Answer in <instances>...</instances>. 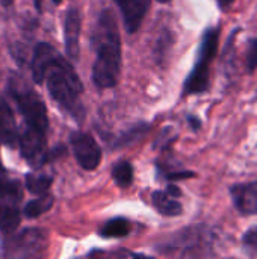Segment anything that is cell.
Instances as JSON below:
<instances>
[{
    "instance_id": "9a60e30c",
    "label": "cell",
    "mask_w": 257,
    "mask_h": 259,
    "mask_svg": "<svg viewBox=\"0 0 257 259\" xmlns=\"http://www.w3.org/2000/svg\"><path fill=\"white\" fill-rule=\"evenodd\" d=\"M130 229L132 226L129 220L123 217H117L105 223V226L100 229V235L103 238H123L130 234Z\"/></svg>"
},
{
    "instance_id": "83f0119b",
    "label": "cell",
    "mask_w": 257,
    "mask_h": 259,
    "mask_svg": "<svg viewBox=\"0 0 257 259\" xmlns=\"http://www.w3.org/2000/svg\"><path fill=\"white\" fill-rule=\"evenodd\" d=\"M188 121L191 123L192 129H195V131H198V129H200V126H201L200 120H198L197 117H194V115H189V117H188Z\"/></svg>"
},
{
    "instance_id": "2e32d148",
    "label": "cell",
    "mask_w": 257,
    "mask_h": 259,
    "mask_svg": "<svg viewBox=\"0 0 257 259\" xmlns=\"http://www.w3.org/2000/svg\"><path fill=\"white\" fill-rule=\"evenodd\" d=\"M20 225V212L14 205H0V231L12 232Z\"/></svg>"
},
{
    "instance_id": "7c38bea8",
    "label": "cell",
    "mask_w": 257,
    "mask_h": 259,
    "mask_svg": "<svg viewBox=\"0 0 257 259\" xmlns=\"http://www.w3.org/2000/svg\"><path fill=\"white\" fill-rule=\"evenodd\" d=\"M21 255H35L44 247V234L38 229H27L15 238V246Z\"/></svg>"
},
{
    "instance_id": "d6986e66",
    "label": "cell",
    "mask_w": 257,
    "mask_h": 259,
    "mask_svg": "<svg viewBox=\"0 0 257 259\" xmlns=\"http://www.w3.org/2000/svg\"><path fill=\"white\" fill-rule=\"evenodd\" d=\"M147 131H148V124H145V123L136 124V126L130 127L129 131L123 132L117 138V141L114 143V147H126V146H130L135 141H138L139 138H142L147 134Z\"/></svg>"
},
{
    "instance_id": "3957f363",
    "label": "cell",
    "mask_w": 257,
    "mask_h": 259,
    "mask_svg": "<svg viewBox=\"0 0 257 259\" xmlns=\"http://www.w3.org/2000/svg\"><path fill=\"white\" fill-rule=\"evenodd\" d=\"M218 42H220V27L208 29L203 35V39H201V44L198 49L197 62L183 85L185 96L200 94L208 90L209 70H211V64L218 52Z\"/></svg>"
},
{
    "instance_id": "5b68a950",
    "label": "cell",
    "mask_w": 257,
    "mask_h": 259,
    "mask_svg": "<svg viewBox=\"0 0 257 259\" xmlns=\"http://www.w3.org/2000/svg\"><path fill=\"white\" fill-rule=\"evenodd\" d=\"M211 246V234L203 232L200 228H192L188 231H182L176 234L173 240L161 246V252L164 255H183V256H200V255H212L209 252Z\"/></svg>"
},
{
    "instance_id": "f546056e",
    "label": "cell",
    "mask_w": 257,
    "mask_h": 259,
    "mask_svg": "<svg viewBox=\"0 0 257 259\" xmlns=\"http://www.w3.org/2000/svg\"><path fill=\"white\" fill-rule=\"evenodd\" d=\"M3 173V167H2V162H0V175Z\"/></svg>"
},
{
    "instance_id": "277c9868",
    "label": "cell",
    "mask_w": 257,
    "mask_h": 259,
    "mask_svg": "<svg viewBox=\"0 0 257 259\" xmlns=\"http://www.w3.org/2000/svg\"><path fill=\"white\" fill-rule=\"evenodd\" d=\"M9 93L17 102V106L23 114L27 127L45 132L48 126V118L45 105L41 97L33 90H30L23 80L18 79H12L9 82Z\"/></svg>"
},
{
    "instance_id": "7402d4cb",
    "label": "cell",
    "mask_w": 257,
    "mask_h": 259,
    "mask_svg": "<svg viewBox=\"0 0 257 259\" xmlns=\"http://www.w3.org/2000/svg\"><path fill=\"white\" fill-rule=\"evenodd\" d=\"M171 39H173V35L168 32V30H164L162 35L159 36L158 39V44H156V58H158V62H162L164 61V56L168 50V47L171 46Z\"/></svg>"
},
{
    "instance_id": "6da1fadb",
    "label": "cell",
    "mask_w": 257,
    "mask_h": 259,
    "mask_svg": "<svg viewBox=\"0 0 257 259\" xmlns=\"http://www.w3.org/2000/svg\"><path fill=\"white\" fill-rule=\"evenodd\" d=\"M95 47V62L92 67V80L97 88H112L117 85L121 71V41L112 11L105 9L92 36Z\"/></svg>"
},
{
    "instance_id": "4316f807",
    "label": "cell",
    "mask_w": 257,
    "mask_h": 259,
    "mask_svg": "<svg viewBox=\"0 0 257 259\" xmlns=\"http://www.w3.org/2000/svg\"><path fill=\"white\" fill-rule=\"evenodd\" d=\"M167 193H168L170 196H173L174 199L182 196V191H180L176 185H168V187H167Z\"/></svg>"
},
{
    "instance_id": "8fae6325",
    "label": "cell",
    "mask_w": 257,
    "mask_h": 259,
    "mask_svg": "<svg viewBox=\"0 0 257 259\" xmlns=\"http://www.w3.org/2000/svg\"><path fill=\"white\" fill-rule=\"evenodd\" d=\"M65 52L71 59L79 58V36H80V14L76 8L68 9L64 23Z\"/></svg>"
},
{
    "instance_id": "30bf717a",
    "label": "cell",
    "mask_w": 257,
    "mask_h": 259,
    "mask_svg": "<svg viewBox=\"0 0 257 259\" xmlns=\"http://www.w3.org/2000/svg\"><path fill=\"white\" fill-rule=\"evenodd\" d=\"M114 2L118 5L123 14L126 30L129 33L136 32L148 11L150 0H114Z\"/></svg>"
},
{
    "instance_id": "8992f818",
    "label": "cell",
    "mask_w": 257,
    "mask_h": 259,
    "mask_svg": "<svg viewBox=\"0 0 257 259\" xmlns=\"http://www.w3.org/2000/svg\"><path fill=\"white\" fill-rule=\"evenodd\" d=\"M71 149L79 165L85 170H94L101 161V150L95 140L85 132H74L70 138Z\"/></svg>"
},
{
    "instance_id": "ba28073f",
    "label": "cell",
    "mask_w": 257,
    "mask_h": 259,
    "mask_svg": "<svg viewBox=\"0 0 257 259\" xmlns=\"http://www.w3.org/2000/svg\"><path fill=\"white\" fill-rule=\"evenodd\" d=\"M235 206L244 215L257 214V179L253 182L236 184L230 188Z\"/></svg>"
},
{
    "instance_id": "44dd1931",
    "label": "cell",
    "mask_w": 257,
    "mask_h": 259,
    "mask_svg": "<svg viewBox=\"0 0 257 259\" xmlns=\"http://www.w3.org/2000/svg\"><path fill=\"white\" fill-rule=\"evenodd\" d=\"M0 196L17 203L18 200H21V190H20V184L15 181H6V179H0Z\"/></svg>"
},
{
    "instance_id": "4dcf8cb0",
    "label": "cell",
    "mask_w": 257,
    "mask_h": 259,
    "mask_svg": "<svg viewBox=\"0 0 257 259\" xmlns=\"http://www.w3.org/2000/svg\"><path fill=\"white\" fill-rule=\"evenodd\" d=\"M53 2H55V3H61L62 0H53Z\"/></svg>"
},
{
    "instance_id": "f1b7e54d",
    "label": "cell",
    "mask_w": 257,
    "mask_h": 259,
    "mask_svg": "<svg viewBox=\"0 0 257 259\" xmlns=\"http://www.w3.org/2000/svg\"><path fill=\"white\" fill-rule=\"evenodd\" d=\"M3 6H11L12 5V0H2Z\"/></svg>"
},
{
    "instance_id": "603a6c76",
    "label": "cell",
    "mask_w": 257,
    "mask_h": 259,
    "mask_svg": "<svg viewBox=\"0 0 257 259\" xmlns=\"http://www.w3.org/2000/svg\"><path fill=\"white\" fill-rule=\"evenodd\" d=\"M245 65L248 73H253L257 68V38H251L248 42L247 49V56H245Z\"/></svg>"
},
{
    "instance_id": "7a4b0ae2",
    "label": "cell",
    "mask_w": 257,
    "mask_h": 259,
    "mask_svg": "<svg viewBox=\"0 0 257 259\" xmlns=\"http://www.w3.org/2000/svg\"><path fill=\"white\" fill-rule=\"evenodd\" d=\"M47 88L50 96L76 120L83 118V106L79 100L83 85L74 68L61 55L47 73Z\"/></svg>"
},
{
    "instance_id": "9c48e42d",
    "label": "cell",
    "mask_w": 257,
    "mask_h": 259,
    "mask_svg": "<svg viewBox=\"0 0 257 259\" xmlns=\"http://www.w3.org/2000/svg\"><path fill=\"white\" fill-rule=\"evenodd\" d=\"M58 56H59V53L47 42H39L35 47L30 70H32V77L36 83H41L44 80V77L50 71L52 65L58 59Z\"/></svg>"
},
{
    "instance_id": "52a82bcc",
    "label": "cell",
    "mask_w": 257,
    "mask_h": 259,
    "mask_svg": "<svg viewBox=\"0 0 257 259\" xmlns=\"http://www.w3.org/2000/svg\"><path fill=\"white\" fill-rule=\"evenodd\" d=\"M20 149L21 155L35 167L42 165L45 150V132L27 127L20 137Z\"/></svg>"
},
{
    "instance_id": "ac0fdd59",
    "label": "cell",
    "mask_w": 257,
    "mask_h": 259,
    "mask_svg": "<svg viewBox=\"0 0 257 259\" xmlns=\"http://www.w3.org/2000/svg\"><path fill=\"white\" fill-rule=\"evenodd\" d=\"M52 206H53V197L48 194H42L39 199H35L26 205L24 214L29 219H35V217H39L44 212H47Z\"/></svg>"
},
{
    "instance_id": "484cf974",
    "label": "cell",
    "mask_w": 257,
    "mask_h": 259,
    "mask_svg": "<svg viewBox=\"0 0 257 259\" xmlns=\"http://www.w3.org/2000/svg\"><path fill=\"white\" fill-rule=\"evenodd\" d=\"M195 173L194 171H168L165 173V178L168 181H180V179H189L194 178Z\"/></svg>"
},
{
    "instance_id": "5bb4252c",
    "label": "cell",
    "mask_w": 257,
    "mask_h": 259,
    "mask_svg": "<svg viewBox=\"0 0 257 259\" xmlns=\"http://www.w3.org/2000/svg\"><path fill=\"white\" fill-rule=\"evenodd\" d=\"M151 200H153V205L155 208L162 214V215H167V217H176V215H180L182 214V205L174 200L173 196H170L167 191H155L153 196H151Z\"/></svg>"
},
{
    "instance_id": "d4e9b609",
    "label": "cell",
    "mask_w": 257,
    "mask_h": 259,
    "mask_svg": "<svg viewBox=\"0 0 257 259\" xmlns=\"http://www.w3.org/2000/svg\"><path fill=\"white\" fill-rule=\"evenodd\" d=\"M62 155H65V147H64V146H58V147H55V149H52V150H47V153H45V156H44L42 164L52 162V161H55V159L61 158Z\"/></svg>"
},
{
    "instance_id": "cb8c5ba5",
    "label": "cell",
    "mask_w": 257,
    "mask_h": 259,
    "mask_svg": "<svg viewBox=\"0 0 257 259\" xmlns=\"http://www.w3.org/2000/svg\"><path fill=\"white\" fill-rule=\"evenodd\" d=\"M244 244L247 249H253L254 252H257V226L251 228L250 231H247L244 234V238H242Z\"/></svg>"
},
{
    "instance_id": "4fadbf2b",
    "label": "cell",
    "mask_w": 257,
    "mask_h": 259,
    "mask_svg": "<svg viewBox=\"0 0 257 259\" xmlns=\"http://www.w3.org/2000/svg\"><path fill=\"white\" fill-rule=\"evenodd\" d=\"M17 126L15 118L6 102H0V141L6 146H14L17 141Z\"/></svg>"
},
{
    "instance_id": "e0dca14e",
    "label": "cell",
    "mask_w": 257,
    "mask_h": 259,
    "mask_svg": "<svg viewBox=\"0 0 257 259\" xmlns=\"http://www.w3.org/2000/svg\"><path fill=\"white\" fill-rule=\"evenodd\" d=\"M112 179L121 188H127L133 181V167L127 161H118L112 168Z\"/></svg>"
},
{
    "instance_id": "ffe728a7",
    "label": "cell",
    "mask_w": 257,
    "mask_h": 259,
    "mask_svg": "<svg viewBox=\"0 0 257 259\" xmlns=\"http://www.w3.org/2000/svg\"><path fill=\"white\" fill-rule=\"evenodd\" d=\"M53 179L45 175H27L26 176V187L32 194H45L52 185Z\"/></svg>"
},
{
    "instance_id": "1f68e13d",
    "label": "cell",
    "mask_w": 257,
    "mask_h": 259,
    "mask_svg": "<svg viewBox=\"0 0 257 259\" xmlns=\"http://www.w3.org/2000/svg\"><path fill=\"white\" fill-rule=\"evenodd\" d=\"M159 2H170V0H159Z\"/></svg>"
}]
</instances>
